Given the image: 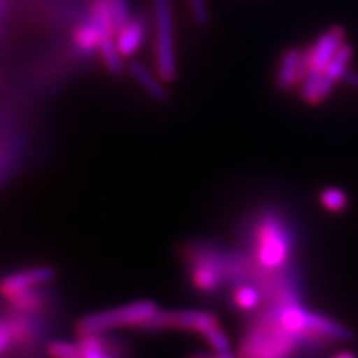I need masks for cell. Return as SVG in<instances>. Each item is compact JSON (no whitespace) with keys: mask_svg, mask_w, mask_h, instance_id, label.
<instances>
[{"mask_svg":"<svg viewBox=\"0 0 358 358\" xmlns=\"http://www.w3.org/2000/svg\"><path fill=\"white\" fill-rule=\"evenodd\" d=\"M128 70L129 73H131L134 82L138 83V87H140L148 96L159 103L169 100V92L166 85H164L163 80L159 78L158 73L155 75L145 64H141V62H131V64L128 65Z\"/></svg>","mask_w":358,"mask_h":358,"instance_id":"obj_10","label":"cell"},{"mask_svg":"<svg viewBox=\"0 0 358 358\" xmlns=\"http://www.w3.org/2000/svg\"><path fill=\"white\" fill-rule=\"evenodd\" d=\"M335 83L330 82L320 71H307V75L299 85L301 88V98L303 101H307L308 105H319L327 96L332 93Z\"/></svg>","mask_w":358,"mask_h":358,"instance_id":"obj_12","label":"cell"},{"mask_svg":"<svg viewBox=\"0 0 358 358\" xmlns=\"http://www.w3.org/2000/svg\"><path fill=\"white\" fill-rule=\"evenodd\" d=\"M353 58V48L350 45L343 43V47L337 52V55L332 58L329 66H327L324 75L330 80L332 83L342 82L343 75L347 73V70L350 69V62Z\"/></svg>","mask_w":358,"mask_h":358,"instance_id":"obj_15","label":"cell"},{"mask_svg":"<svg viewBox=\"0 0 358 358\" xmlns=\"http://www.w3.org/2000/svg\"><path fill=\"white\" fill-rule=\"evenodd\" d=\"M158 312L159 308L153 301H136L122 307L88 313L78 320L77 332L82 337V335H101L124 327L141 329Z\"/></svg>","mask_w":358,"mask_h":358,"instance_id":"obj_2","label":"cell"},{"mask_svg":"<svg viewBox=\"0 0 358 358\" xmlns=\"http://www.w3.org/2000/svg\"><path fill=\"white\" fill-rule=\"evenodd\" d=\"M155 42L153 58L156 73L164 83H171L178 75L176 40H174V15L171 0H151Z\"/></svg>","mask_w":358,"mask_h":358,"instance_id":"obj_3","label":"cell"},{"mask_svg":"<svg viewBox=\"0 0 358 358\" xmlns=\"http://www.w3.org/2000/svg\"><path fill=\"white\" fill-rule=\"evenodd\" d=\"M342 82H345L348 87H352L353 90H357V92H358V71L348 69L347 73L343 75Z\"/></svg>","mask_w":358,"mask_h":358,"instance_id":"obj_24","label":"cell"},{"mask_svg":"<svg viewBox=\"0 0 358 358\" xmlns=\"http://www.w3.org/2000/svg\"><path fill=\"white\" fill-rule=\"evenodd\" d=\"M204 337L206 342L209 343V347L213 348L214 353H226V352H231V343H229V338H227V335L224 330L221 329V325L216 324L213 327H209L206 332L201 334Z\"/></svg>","mask_w":358,"mask_h":358,"instance_id":"obj_19","label":"cell"},{"mask_svg":"<svg viewBox=\"0 0 358 358\" xmlns=\"http://www.w3.org/2000/svg\"><path fill=\"white\" fill-rule=\"evenodd\" d=\"M48 355L52 358H78L80 343L66 342V340H55L48 345Z\"/></svg>","mask_w":358,"mask_h":358,"instance_id":"obj_22","label":"cell"},{"mask_svg":"<svg viewBox=\"0 0 358 358\" xmlns=\"http://www.w3.org/2000/svg\"><path fill=\"white\" fill-rule=\"evenodd\" d=\"M13 335H15L13 334V325L6 320H0V355L12 345Z\"/></svg>","mask_w":358,"mask_h":358,"instance_id":"obj_23","label":"cell"},{"mask_svg":"<svg viewBox=\"0 0 358 358\" xmlns=\"http://www.w3.org/2000/svg\"><path fill=\"white\" fill-rule=\"evenodd\" d=\"M80 343V357L78 358H116L111 355L105 342L100 335H82L78 340Z\"/></svg>","mask_w":358,"mask_h":358,"instance_id":"obj_17","label":"cell"},{"mask_svg":"<svg viewBox=\"0 0 358 358\" xmlns=\"http://www.w3.org/2000/svg\"><path fill=\"white\" fill-rule=\"evenodd\" d=\"M219 324L217 317L206 310H159L140 330L161 332V330H182L203 334L209 327Z\"/></svg>","mask_w":358,"mask_h":358,"instance_id":"obj_5","label":"cell"},{"mask_svg":"<svg viewBox=\"0 0 358 358\" xmlns=\"http://www.w3.org/2000/svg\"><path fill=\"white\" fill-rule=\"evenodd\" d=\"M224 267L221 261L213 256H201L191 271V280L196 289L203 292H216L222 284Z\"/></svg>","mask_w":358,"mask_h":358,"instance_id":"obj_9","label":"cell"},{"mask_svg":"<svg viewBox=\"0 0 358 358\" xmlns=\"http://www.w3.org/2000/svg\"><path fill=\"white\" fill-rule=\"evenodd\" d=\"M345 30L340 25L327 29L306 52L308 70L324 73L327 66L332 62V58L337 55V52L345 43Z\"/></svg>","mask_w":358,"mask_h":358,"instance_id":"obj_7","label":"cell"},{"mask_svg":"<svg viewBox=\"0 0 358 358\" xmlns=\"http://www.w3.org/2000/svg\"><path fill=\"white\" fill-rule=\"evenodd\" d=\"M98 55H100L103 65H105L108 73L115 75V77L123 73L124 57L120 53L118 45H116V35H106V37L101 38L100 47H98Z\"/></svg>","mask_w":358,"mask_h":358,"instance_id":"obj_13","label":"cell"},{"mask_svg":"<svg viewBox=\"0 0 358 358\" xmlns=\"http://www.w3.org/2000/svg\"><path fill=\"white\" fill-rule=\"evenodd\" d=\"M53 279H55V271L52 267L38 266L24 268V271H17L7 275L6 279L0 282V292L10 301L17 295L43 287L45 284H48Z\"/></svg>","mask_w":358,"mask_h":358,"instance_id":"obj_6","label":"cell"},{"mask_svg":"<svg viewBox=\"0 0 358 358\" xmlns=\"http://www.w3.org/2000/svg\"><path fill=\"white\" fill-rule=\"evenodd\" d=\"M106 2H108L111 17H113L115 29L118 32L133 19L131 10H129V2L128 0H106Z\"/></svg>","mask_w":358,"mask_h":358,"instance_id":"obj_21","label":"cell"},{"mask_svg":"<svg viewBox=\"0 0 358 358\" xmlns=\"http://www.w3.org/2000/svg\"><path fill=\"white\" fill-rule=\"evenodd\" d=\"M334 358H358L353 352H340Z\"/></svg>","mask_w":358,"mask_h":358,"instance_id":"obj_26","label":"cell"},{"mask_svg":"<svg viewBox=\"0 0 358 358\" xmlns=\"http://www.w3.org/2000/svg\"><path fill=\"white\" fill-rule=\"evenodd\" d=\"M320 203L327 211L330 213H342L348 206V196L338 187H327L320 192Z\"/></svg>","mask_w":358,"mask_h":358,"instance_id":"obj_18","label":"cell"},{"mask_svg":"<svg viewBox=\"0 0 358 358\" xmlns=\"http://www.w3.org/2000/svg\"><path fill=\"white\" fill-rule=\"evenodd\" d=\"M307 55L299 48H287L282 53L279 69L275 75V87L280 92H290L294 87H299L303 77L307 75Z\"/></svg>","mask_w":358,"mask_h":358,"instance_id":"obj_8","label":"cell"},{"mask_svg":"<svg viewBox=\"0 0 358 358\" xmlns=\"http://www.w3.org/2000/svg\"><path fill=\"white\" fill-rule=\"evenodd\" d=\"M189 8L191 19L199 29H208L211 25V12H209L208 0H186Z\"/></svg>","mask_w":358,"mask_h":358,"instance_id":"obj_20","label":"cell"},{"mask_svg":"<svg viewBox=\"0 0 358 358\" xmlns=\"http://www.w3.org/2000/svg\"><path fill=\"white\" fill-rule=\"evenodd\" d=\"M306 340L289 332L274 312L249 330L239 355L243 358H290L299 343Z\"/></svg>","mask_w":358,"mask_h":358,"instance_id":"obj_1","label":"cell"},{"mask_svg":"<svg viewBox=\"0 0 358 358\" xmlns=\"http://www.w3.org/2000/svg\"><path fill=\"white\" fill-rule=\"evenodd\" d=\"M187 358H217L216 353H206V352H194Z\"/></svg>","mask_w":358,"mask_h":358,"instance_id":"obj_25","label":"cell"},{"mask_svg":"<svg viewBox=\"0 0 358 358\" xmlns=\"http://www.w3.org/2000/svg\"><path fill=\"white\" fill-rule=\"evenodd\" d=\"M232 301H234V306L244 312H252L256 310L261 303V292H259L257 287L250 284H243L239 285L234 292H232Z\"/></svg>","mask_w":358,"mask_h":358,"instance_id":"obj_16","label":"cell"},{"mask_svg":"<svg viewBox=\"0 0 358 358\" xmlns=\"http://www.w3.org/2000/svg\"><path fill=\"white\" fill-rule=\"evenodd\" d=\"M146 37V24L141 17H133L122 30L116 32V45L124 58L133 57L141 48Z\"/></svg>","mask_w":358,"mask_h":358,"instance_id":"obj_11","label":"cell"},{"mask_svg":"<svg viewBox=\"0 0 358 358\" xmlns=\"http://www.w3.org/2000/svg\"><path fill=\"white\" fill-rule=\"evenodd\" d=\"M256 257L266 271L285 266L292 252V232L277 216H267L259 224L256 234Z\"/></svg>","mask_w":358,"mask_h":358,"instance_id":"obj_4","label":"cell"},{"mask_svg":"<svg viewBox=\"0 0 358 358\" xmlns=\"http://www.w3.org/2000/svg\"><path fill=\"white\" fill-rule=\"evenodd\" d=\"M101 38L103 34L100 32V29H98L90 19L88 22H85V24L77 27V30L73 32L75 47H77L83 55H92V53L98 52Z\"/></svg>","mask_w":358,"mask_h":358,"instance_id":"obj_14","label":"cell"}]
</instances>
